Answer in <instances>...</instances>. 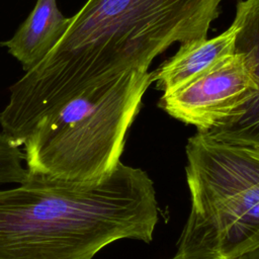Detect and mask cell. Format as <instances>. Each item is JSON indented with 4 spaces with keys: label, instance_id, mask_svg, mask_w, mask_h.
I'll list each match as a JSON object with an SVG mask.
<instances>
[{
    "label": "cell",
    "instance_id": "5",
    "mask_svg": "<svg viewBox=\"0 0 259 259\" xmlns=\"http://www.w3.org/2000/svg\"><path fill=\"white\" fill-rule=\"evenodd\" d=\"M257 90L251 64L235 51L186 84L163 93L159 106L197 131L208 132L236 116Z\"/></svg>",
    "mask_w": 259,
    "mask_h": 259
},
{
    "label": "cell",
    "instance_id": "3",
    "mask_svg": "<svg viewBox=\"0 0 259 259\" xmlns=\"http://www.w3.org/2000/svg\"><path fill=\"white\" fill-rule=\"evenodd\" d=\"M223 0H87L53 50L20 80L37 89L109 82L175 42L207 37Z\"/></svg>",
    "mask_w": 259,
    "mask_h": 259
},
{
    "label": "cell",
    "instance_id": "8",
    "mask_svg": "<svg viewBox=\"0 0 259 259\" xmlns=\"http://www.w3.org/2000/svg\"><path fill=\"white\" fill-rule=\"evenodd\" d=\"M70 17L60 11L57 0H36L15 33L0 46L16 59L24 72L35 67L56 46L69 25Z\"/></svg>",
    "mask_w": 259,
    "mask_h": 259
},
{
    "label": "cell",
    "instance_id": "9",
    "mask_svg": "<svg viewBox=\"0 0 259 259\" xmlns=\"http://www.w3.org/2000/svg\"><path fill=\"white\" fill-rule=\"evenodd\" d=\"M24 153L14 140L4 133H0V185L22 183L28 176Z\"/></svg>",
    "mask_w": 259,
    "mask_h": 259
},
{
    "label": "cell",
    "instance_id": "4",
    "mask_svg": "<svg viewBox=\"0 0 259 259\" xmlns=\"http://www.w3.org/2000/svg\"><path fill=\"white\" fill-rule=\"evenodd\" d=\"M188 219L172 259H236L259 248V147L188 139Z\"/></svg>",
    "mask_w": 259,
    "mask_h": 259
},
{
    "label": "cell",
    "instance_id": "2",
    "mask_svg": "<svg viewBox=\"0 0 259 259\" xmlns=\"http://www.w3.org/2000/svg\"><path fill=\"white\" fill-rule=\"evenodd\" d=\"M153 83L149 70L21 100L0 111L2 133L24 150L28 173L90 184L120 162L126 133Z\"/></svg>",
    "mask_w": 259,
    "mask_h": 259
},
{
    "label": "cell",
    "instance_id": "10",
    "mask_svg": "<svg viewBox=\"0 0 259 259\" xmlns=\"http://www.w3.org/2000/svg\"><path fill=\"white\" fill-rule=\"evenodd\" d=\"M236 259H259V248L246 252L237 257Z\"/></svg>",
    "mask_w": 259,
    "mask_h": 259
},
{
    "label": "cell",
    "instance_id": "1",
    "mask_svg": "<svg viewBox=\"0 0 259 259\" xmlns=\"http://www.w3.org/2000/svg\"><path fill=\"white\" fill-rule=\"evenodd\" d=\"M159 221L154 183L119 162L96 183L28 173L0 190V259H92L121 239L150 243Z\"/></svg>",
    "mask_w": 259,
    "mask_h": 259
},
{
    "label": "cell",
    "instance_id": "7",
    "mask_svg": "<svg viewBox=\"0 0 259 259\" xmlns=\"http://www.w3.org/2000/svg\"><path fill=\"white\" fill-rule=\"evenodd\" d=\"M237 25H232L212 38L181 44L176 54L152 72L153 82L163 93L186 84L235 52Z\"/></svg>",
    "mask_w": 259,
    "mask_h": 259
},
{
    "label": "cell",
    "instance_id": "6",
    "mask_svg": "<svg viewBox=\"0 0 259 259\" xmlns=\"http://www.w3.org/2000/svg\"><path fill=\"white\" fill-rule=\"evenodd\" d=\"M233 22L238 28L235 51L251 64L258 90L236 116L205 133L227 143L259 147V0H239Z\"/></svg>",
    "mask_w": 259,
    "mask_h": 259
}]
</instances>
